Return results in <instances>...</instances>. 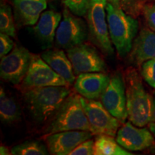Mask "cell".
Returning a JSON list of instances; mask_svg holds the SVG:
<instances>
[{
    "label": "cell",
    "mask_w": 155,
    "mask_h": 155,
    "mask_svg": "<svg viewBox=\"0 0 155 155\" xmlns=\"http://www.w3.org/2000/svg\"><path fill=\"white\" fill-rule=\"evenodd\" d=\"M94 140H88L83 141L75 148L70 155H93L94 154Z\"/></svg>",
    "instance_id": "cell-26"
},
{
    "label": "cell",
    "mask_w": 155,
    "mask_h": 155,
    "mask_svg": "<svg viewBox=\"0 0 155 155\" xmlns=\"http://www.w3.org/2000/svg\"><path fill=\"white\" fill-rule=\"evenodd\" d=\"M66 53L75 75L92 72L105 73L107 70L104 60L98 52L88 45L81 44L67 50Z\"/></svg>",
    "instance_id": "cell-11"
},
{
    "label": "cell",
    "mask_w": 155,
    "mask_h": 155,
    "mask_svg": "<svg viewBox=\"0 0 155 155\" xmlns=\"http://www.w3.org/2000/svg\"><path fill=\"white\" fill-rule=\"evenodd\" d=\"M49 153L42 143L37 141H25L11 150V154L14 155H47Z\"/></svg>",
    "instance_id": "cell-21"
},
{
    "label": "cell",
    "mask_w": 155,
    "mask_h": 155,
    "mask_svg": "<svg viewBox=\"0 0 155 155\" xmlns=\"http://www.w3.org/2000/svg\"><path fill=\"white\" fill-rule=\"evenodd\" d=\"M61 18V13L54 10L45 11L40 15L33 28V32L44 47L50 48L53 45Z\"/></svg>",
    "instance_id": "cell-15"
},
{
    "label": "cell",
    "mask_w": 155,
    "mask_h": 155,
    "mask_svg": "<svg viewBox=\"0 0 155 155\" xmlns=\"http://www.w3.org/2000/svg\"><path fill=\"white\" fill-rule=\"evenodd\" d=\"M124 79L128 118L134 125L144 127L151 122L154 98L146 91L141 76L134 68L126 70Z\"/></svg>",
    "instance_id": "cell-1"
},
{
    "label": "cell",
    "mask_w": 155,
    "mask_h": 155,
    "mask_svg": "<svg viewBox=\"0 0 155 155\" xmlns=\"http://www.w3.org/2000/svg\"><path fill=\"white\" fill-rule=\"evenodd\" d=\"M150 1H152V2H155V0H150Z\"/></svg>",
    "instance_id": "cell-33"
},
{
    "label": "cell",
    "mask_w": 155,
    "mask_h": 155,
    "mask_svg": "<svg viewBox=\"0 0 155 155\" xmlns=\"http://www.w3.org/2000/svg\"><path fill=\"white\" fill-rule=\"evenodd\" d=\"M14 47V42L9 35L4 33L0 34V57L3 58L11 52Z\"/></svg>",
    "instance_id": "cell-28"
},
{
    "label": "cell",
    "mask_w": 155,
    "mask_h": 155,
    "mask_svg": "<svg viewBox=\"0 0 155 155\" xmlns=\"http://www.w3.org/2000/svg\"><path fill=\"white\" fill-rule=\"evenodd\" d=\"M101 102L111 115L124 124L128 118L124 79L120 73L111 77L109 83L101 96Z\"/></svg>",
    "instance_id": "cell-9"
},
{
    "label": "cell",
    "mask_w": 155,
    "mask_h": 155,
    "mask_svg": "<svg viewBox=\"0 0 155 155\" xmlns=\"http://www.w3.org/2000/svg\"><path fill=\"white\" fill-rule=\"evenodd\" d=\"M116 141L128 151H143L154 144V137L147 128L134 126L129 121L120 128L116 134Z\"/></svg>",
    "instance_id": "cell-12"
},
{
    "label": "cell",
    "mask_w": 155,
    "mask_h": 155,
    "mask_svg": "<svg viewBox=\"0 0 155 155\" xmlns=\"http://www.w3.org/2000/svg\"><path fill=\"white\" fill-rule=\"evenodd\" d=\"M142 13L149 28L155 32V2L147 3L143 8Z\"/></svg>",
    "instance_id": "cell-27"
},
{
    "label": "cell",
    "mask_w": 155,
    "mask_h": 155,
    "mask_svg": "<svg viewBox=\"0 0 155 155\" xmlns=\"http://www.w3.org/2000/svg\"><path fill=\"white\" fill-rule=\"evenodd\" d=\"M11 154V152H9V149L7 148V147L2 146V145L0 147V154L6 155V154Z\"/></svg>",
    "instance_id": "cell-30"
},
{
    "label": "cell",
    "mask_w": 155,
    "mask_h": 155,
    "mask_svg": "<svg viewBox=\"0 0 155 155\" xmlns=\"http://www.w3.org/2000/svg\"><path fill=\"white\" fill-rule=\"evenodd\" d=\"M71 94L67 86H46L27 89L24 101L29 113L38 123H45L57 113Z\"/></svg>",
    "instance_id": "cell-2"
},
{
    "label": "cell",
    "mask_w": 155,
    "mask_h": 155,
    "mask_svg": "<svg viewBox=\"0 0 155 155\" xmlns=\"http://www.w3.org/2000/svg\"><path fill=\"white\" fill-rule=\"evenodd\" d=\"M31 54L22 46H15L9 54L2 58L0 76L13 85L22 82L28 73Z\"/></svg>",
    "instance_id": "cell-10"
},
{
    "label": "cell",
    "mask_w": 155,
    "mask_h": 155,
    "mask_svg": "<svg viewBox=\"0 0 155 155\" xmlns=\"http://www.w3.org/2000/svg\"><path fill=\"white\" fill-rule=\"evenodd\" d=\"M89 131H64L48 134L45 142L50 154L68 155L83 141L91 138Z\"/></svg>",
    "instance_id": "cell-13"
},
{
    "label": "cell",
    "mask_w": 155,
    "mask_h": 155,
    "mask_svg": "<svg viewBox=\"0 0 155 155\" xmlns=\"http://www.w3.org/2000/svg\"><path fill=\"white\" fill-rule=\"evenodd\" d=\"M64 5L73 15L86 16L91 0H63Z\"/></svg>",
    "instance_id": "cell-23"
},
{
    "label": "cell",
    "mask_w": 155,
    "mask_h": 155,
    "mask_svg": "<svg viewBox=\"0 0 155 155\" xmlns=\"http://www.w3.org/2000/svg\"><path fill=\"white\" fill-rule=\"evenodd\" d=\"M89 131L90 125L81 102V96L71 93L62 104L46 128L48 134L64 131Z\"/></svg>",
    "instance_id": "cell-4"
},
{
    "label": "cell",
    "mask_w": 155,
    "mask_h": 155,
    "mask_svg": "<svg viewBox=\"0 0 155 155\" xmlns=\"http://www.w3.org/2000/svg\"><path fill=\"white\" fill-rule=\"evenodd\" d=\"M108 31L112 43L118 55L125 58L132 49L134 41L139 29L135 17L128 15L121 8L108 3L106 6Z\"/></svg>",
    "instance_id": "cell-3"
},
{
    "label": "cell",
    "mask_w": 155,
    "mask_h": 155,
    "mask_svg": "<svg viewBox=\"0 0 155 155\" xmlns=\"http://www.w3.org/2000/svg\"><path fill=\"white\" fill-rule=\"evenodd\" d=\"M0 31L1 33L8 35L12 38L16 37L12 12L10 6L7 4H2L0 7Z\"/></svg>",
    "instance_id": "cell-22"
},
{
    "label": "cell",
    "mask_w": 155,
    "mask_h": 155,
    "mask_svg": "<svg viewBox=\"0 0 155 155\" xmlns=\"http://www.w3.org/2000/svg\"><path fill=\"white\" fill-rule=\"evenodd\" d=\"M21 111L19 107L12 96L6 94L4 88L0 90V119L5 124H10L19 121Z\"/></svg>",
    "instance_id": "cell-19"
},
{
    "label": "cell",
    "mask_w": 155,
    "mask_h": 155,
    "mask_svg": "<svg viewBox=\"0 0 155 155\" xmlns=\"http://www.w3.org/2000/svg\"><path fill=\"white\" fill-rule=\"evenodd\" d=\"M149 0H123L121 9L134 17H137L142 12L143 8Z\"/></svg>",
    "instance_id": "cell-24"
},
{
    "label": "cell",
    "mask_w": 155,
    "mask_h": 155,
    "mask_svg": "<svg viewBox=\"0 0 155 155\" xmlns=\"http://www.w3.org/2000/svg\"><path fill=\"white\" fill-rule=\"evenodd\" d=\"M114 137L108 135H98L94 144V155H131L122 147Z\"/></svg>",
    "instance_id": "cell-20"
},
{
    "label": "cell",
    "mask_w": 155,
    "mask_h": 155,
    "mask_svg": "<svg viewBox=\"0 0 155 155\" xmlns=\"http://www.w3.org/2000/svg\"><path fill=\"white\" fill-rule=\"evenodd\" d=\"M131 61L137 65L155 58V32L144 28L134 41Z\"/></svg>",
    "instance_id": "cell-16"
},
{
    "label": "cell",
    "mask_w": 155,
    "mask_h": 155,
    "mask_svg": "<svg viewBox=\"0 0 155 155\" xmlns=\"http://www.w3.org/2000/svg\"><path fill=\"white\" fill-rule=\"evenodd\" d=\"M148 128L153 136L155 137V122H150L148 124Z\"/></svg>",
    "instance_id": "cell-31"
},
{
    "label": "cell",
    "mask_w": 155,
    "mask_h": 155,
    "mask_svg": "<svg viewBox=\"0 0 155 155\" xmlns=\"http://www.w3.org/2000/svg\"><path fill=\"white\" fill-rule=\"evenodd\" d=\"M78 17L67 7L63 10V19L55 35V45L58 48L67 50L83 44L88 39V25Z\"/></svg>",
    "instance_id": "cell-6"
},
{
    "label": "cell",
    "mask_w": 155,
    "mask_h": 155,
    "mask_svg": "<svg viewBox=\"0 0 155 155\" xmlns=\"http://www.w3.org/2000/svg\"><path fill=\"white\" fill-rule=\"evenodd\" d=\"M81 102L88 118L90 131L93 135L115 137L120 122L107 111L101 102L81 96Z\"/></svg>",
    "instance_id": "cell-7"
},
{
    "label": "cell",
    "mask_w": 155,
    "mask_h": 155,
    "mask_svg": "<svg viewBox=\"0 0 155 155\" xmlns=\"http://www.w3.org/2000/svg\"><path fill=\"white\" fill-rule=\"evenodd\" d=\"M141 75L153 88H155V58L141 64Z\"/></svg>",
    "instance_id": "cell-25"
},
{
    "label": "cell",
    "mask_w": 155,
    "mask_h": 155,
    "mask_svg": "<svg viewBox=\"0 0 155 155\" xmlns=\"http://www.w3.org/2000/svg\"><path fill=\"white\" fill-rule=\"evenodd\" d=\"M26 89L46 86H67L70 84L58 75L41 57L31 54L30 63L26 76L22 81Z\"/></svg>",
    "instance_id": "cell-8"
},
{
    "label": "cell",
    "mask_w": 155,
    "mask_h": 155,
    "mask_svg": "<svg viewBox=\"0 0 155 155\" xmlns=\"http://www.w3.org/2000/svg\"><path fill=\"white\" fill-rule=\"evenodd\" d=\"M19 25L32 26L47 8V0H12Z\"/></svg>",
    "instance_id": "cell-17"
},
{
    "label": "cell",
    "mask_w": 155,
    "mask_h": 155,
    "mask_svg": "<svg viewBox=\"0 0 155 155\" xmlns=\"http://www.w3.org/2000/svg\"><path fill=\"white\" fill-rule=\"evenodd\" d=\"M108 2L111 4L112 5L116 7H119V8H121L122 2L123 0H108Z\"/></svg>",
    "instance_id": "cell-29"
},
{
    "label": "cell",
    "mask_w": 155,
    "mask_h": 155,
    "mask_svg": "<svg viewBox=\"0 0 155 155\" xmlns=\"http://www.w3.org/2000/svg\"><path fill=\"white\" fill-rule=\"evenodd\" d=\"M151 122H155V98H154V101H153V107H152Z\"/></svg>",
    "instance_id": "cell-32"
},
{
    "label": "cell",
    "mask_w": 155,
    "mask_h": 155,
    "mask_svg": "<svg viewBox=\"0 0 155 155\" xmlns=\"http://www.w3.org/2000/svg\"><path fill=\"white\" fill-rule=\"evenodd\" d=\"M111 77L101 72L85 73L78 75L73 87L78 94L84 98L98 100L104 91Z\"/></svg>",
    "instance_id": "cell-14"
},
{
    "label": "cell",
    "mask_w": 155,
    "mask_h": 155,
    "mask_svg": "<svg viewBox=\"0 0 155 155\" xmlns=\"http://www.w3.org/2000/svg\"><path fill=\"white\" fill-rule=\"evenodd\" d=\"M41 58L70 85L74 83L76 78L72 63L63 50H46L42 53Z\"/></svg>",
    "instance_id": "cell-18"
},
{
    "label": "cell",
    "mask_w": 155,
    "mask_h": 155,
    "mask_svg": "<svg viewBox=\"0 0 155 155\" xmlns=\"http://www.w3.org/2000/svg\"><path fill=\"white\" fill-rule=\"evenodd\" d=\"M107 4L108 0H91L86 16L90 40L104 55L111 56L114 50L106 20Z\"/></svg>",
    "instance_id": "cell-5"
}]
</instances>
